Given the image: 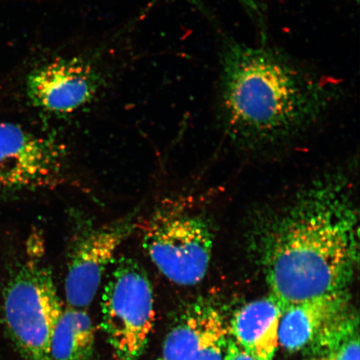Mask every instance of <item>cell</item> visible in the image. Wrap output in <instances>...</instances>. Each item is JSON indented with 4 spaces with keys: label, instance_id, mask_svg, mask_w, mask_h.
Listing matches in <instances>:
<instances>
[{
    "label": "cell",
    "instance_id": "ba28073f",
    "mask_svg": "<svg viewBox=\"0 0 360 360\" xmlns=\"http://www.w3.org/2000/svg\"><path fill=\"white\" fill-rule=\"evenodd\" d=\"M101 74L82 57L58 58L36 68L27 78V94L35 107L55 115L71 114L96 96Z\"/></svg>",
    "mask_w": 360,
    "mask_h": 360
},
{
    "label": "cell",
    "instance_id": "8992f818",
    "mask_svg": "<svg viewBox=\"0 0 360 360\" xmlns=\"http://www.w3.org/2000/svg\"><path fill=\"white\" fill-rule=\"evenodd\" d=\"M136 212L100 226H85L72 238L67 255L65 295L71 308L88 307L117 250L139 227Z\"/></svg>",
    "mask_w": 360,
    "mask_h": 360
},
{
    "label": "cell",
    "instance_id": "2e32d148",
    "mask_svg": "<svg viewBox=\"0 0 360 360\" xmlns=\"http://www.w3.org/2000/svg\"><path fill=\"white\" fill-rule=\"evenodd\" d=\"M157 360H163V359H162L160 358V359H157Z\"/></svg>",
    "mask_w": 360,
    "mask_h": 360
},
{
    "label": "cell",
    "instance_id": "5bb4252c",
    "mask_svg": "<svg viewBox=\"0 0 360 360\" xmlns=\"http://www.w3.org/2000/svg\"><path fill=\"white\" fill-rule=\"evenodd\" d=\"M240 1L254 18L259 19L262 17L265 0H240Z\"/></svg>",
    "mask_w": 360,
    "mask_h": 360
},
{
    "label": "cell",
    "instance_id": "30bf717a",
    "mask_svg": "<svg viewBox=\"0 0 360 360\" xmlns=\"http://www.w3.org/2000/svg\"><path fill=\"white\" fill-rule=\"evenodd\" d=\"M346 300L342 291L290 306L282 312L278 344L295 352L313 343L343 313Z\"/></svg>",
    "mask_w": 360,
    "mask_h": 360
},
{
    "label": "cell",
    "instance_id": "4fadbf2b",
    "mask_svg": "<svg viewBox=\"0 0 360 360\" xmlns=\"http://www.w3.org/2000/svg\"><path fill=\"white\" fill-rule=\"evenodd\" d=\"M224 360H257L250 356L245 351L243 350L231 338H229V343Z\"/></svg>",
    "mask_w": 360,
    "mask_h": 360
},
{
    "label": "cell",
    "instance_id": "277c9868",
    "mask_svg": "<svg viewBox=\"0 0 360 360\" xmlns=\"http://www.w3.org/2000/svg\"><path fill=\"white\" fill-rule=\"evenodd\" d=\"M51 269L30 260L16 270L4 292L3 316L25 360H51V341L63 313Z\"/></svg>",
    "mask_w": 360,
    "mask_h": 360
},
{
    "label": "cell",
    "instance_id": "7a4b0ae2",
    "mask_svg": "<svg viewBox=\"0 0 360 360\" xmlns=\"http://www.w3.org/2000/svg\"><path fill=\"white\" fill-rule=\"evenodd\" d=\"M221 65L224 118L241 142L283 141L307 127L326 106L321 85L269 49L227 42Z\"/></svg>",
    "mask_w": 360,
    "mask_h": 360
},
{
    "label": "cell",
    "instance_id": "9a60e30c",
    "mask_svg": "<svg viewBox=\"0 0 360 360\" xmlns=\"http://www.w3.org/2000/svg\"><path fill=\"white\" fill-rule=\"evenodd\" d=\"M315 360H332V359L330 357L322 356V357L319 358V359H315Z\"/></svg>",
    "mask_w": 360,
    "mask_h": 360
},
{
    "label": "cell",
    "instance_id": "52a82bcc",
    "mask_svg": "<svg viewBox=\"0 0 360 360\" xmlns=\"http://www.w3.org/2000/svg\"><path fill=\"white\" fill-rule=\"evenodd\" d=\"M65 148L55 139L28 131L12 123H0V188L35 191L60 184Z\"/></svg>",
    "mask_w": 360,
    "mask_h": 360
},
{
    "label": "cell",
    "instance_id": "7c38bea8",
    "mask_svg": "<svg viewBox=\"0 0 360 360\" xmlns=\"http://www.w3.org/2000/svg\"><path fill=\"white\" fill-rule=\"evenodd\" d=\"M51 360H97L96 332L84 309L63 310L51 341Z\"/></svg>",
    "mask_w": 360,
    "mask_h": 360
},
{
    "label": "cell",
    "instance_id": "5b68a950",
    "mask_svg": "<svg viewBox=\"0 0 360 360\" xmlns=\"http://www.w3.org/2000/svg\"><path fill=\"white\" fill-rule=\"evenodd\" d=\"M142 245L164 276L177 285H195L208 271L214 248L210 220L174 205L162 206L142 224Z\"/></svg>",
    "mask_w": 360,
    "mask_h": 360
},
{
    "label": "cell",
    "instance_id": "8fae6325",
    "mask_svg": "<svg viewBox=\"0 0 360 360\" xmlns=\"http://www.w3.org/2000/svg\"><path fill=\"white\" fill-rule=\"evenodd\" d=\"M282 309L271 296L253 301L233 315L229 332L240 347L257 360H274Z\"/></svg>",
    "mask_w": 360,
    "mask_h": 360
},
{
    "label": "cell",
    "instance_id": "6da1fadb",
    "mask_svg": "<svg viewBox=\"0 0 360 360\" xmlns=\"http://www.w3.org/2000/svg\"><path fill=\"white\" fill-rule=\"evenodd\" d=\"M282 312L290 306L344 291L359 257V210L345 175L328 174L248 229Z\"/></svg>",
    "mask_w": 360,
    "mask_h": 360
},
{
    "label": "cell",
    "instance_id": "3957f363",
    "mask_svg": "<svg viewBox=\"0 0 360 360\" xmlns=\"http://www.w3.org/2000/svg\"><path fill=\"white\" fill-rule=\"evenodd\" d=\"M103 288L102 328L115 360H141L155 321L154 292L138 261L115 259Z\"/></svg>",
    "mask_w": 360,
    "mask_h": 360
},
{
    "label": "cell",
    "instance_id": "9c48e42d",
    "mask_svg": "<svg viewBox=\"0 0 360 360\" xmlns=\"http://www.w3.org/2000/svg\"><path fill=\"white\" fill-rule=\"evenodd\" d=\"M229 328L217 309L195 304L180 315L166 335L163 360H224Z\"/></svg>",
    "mask_w": 360,
    "mask_h": 360
},
{
    "label": "cell",
    "instance_id": "e0dca14e",
    "mask_svg": "<svg viewBox=\"0 0 360 360\" xmlns=\"http://www.w3.org/2000/svg\"><path fill=\"white\" fill-rule=\"evenodd\" d=\"M357 2H359V0H356Z\"/></svg>",
    "mask_w": 360,
    "mask_h": 360
}]
</instances>
